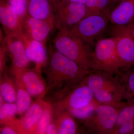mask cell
Returning a JSON list of instances; mask_svg holds the SVG:
<instances>
[{"label": "cell", "instance_id": "d6986e66", "mask_svg": "<svg viewBox=\"0 0 134 134\" xmlns=\"http://www.w3.org/2000/svg\"><path fill=\"white\" fill-rule=\"evenodd\" d=\"M0 120L1 124L16 127L20 122L15 117L18 113L16 104L14 103H3L0 106Z\"/></svg>", "mask_w": 134, "mask_h": 134}, {"label": "cell", "instance_id": "e0dca14e", "mask_svg": "<svg viewBox=\"0 0 134 134\" xmlns=\"http://www.w3.org/2000/svg\"><path fill=\"white\" fill-rule=\"evenodd\" d=\"M26 9L30 16L54 22L53 7L48 0H28Z\"/></svg>", "mask_w": 134, "mask_h": 134}, {"label": "cell", "instance_id": "4dcf8cb0", "mask_svg": "<svg viewBox=\"0 0 134 134\" xmlns=\"http://www.w3.org/2000/svg\"><path fill=\"white\" fill-rule=\"evenodd\" d=\"M46 134H59L58 128L55 122H52L48 125L46 130Z\"/></svg>", "mask_w": 134, "mask_h": 134}, {"label": "cell", "instance_id": "ffe728a7", "mask_svg": "<svg viewBox=\"0 0 134 134\" xmlns=\"http://www.w3.org/2000/svg\"><path fill=\"white\" fill-rule=\"evenodd\" d=\"M3 74V77L2 78L1 77L0 96L6 103H14L16 99V90L15 82L7 75Z\"/></svg>", "mask_w": 134, "mask_h": 134}, {"label": "cell", "instance_id": "f1b7e54d", "mask_svg": "<svg viewBox=\"0 0 134 134\" xmlns=\"http://www.w3.org/2000/svg\"><path fill=\"white\" fill-rule=\"evenodd\" d=\"M7 54L3 42L1 43L0 47V72L1 75L5 72L7 69Z\"/></svg>", "mask_w": 134, "mask_h": 134}, {"label": "cell", "instance_id": "52a82bcc", "mask_svg": "<svg viewBox=\"0 0 134 134\" xmlns=\"http://www.w3.org/2000/svg\"><path fill=\"white\" fill-rule=\"evenodd\" d=\"M109 21L105 14L89 15L69 30L86 44L91 45L96 38L105 31Z\"/></svg>", "mask_w": 134, "mask_h": 134}, {"label": "cell", "instance_id": "7402d4cb", "mask_svg": "<svg viewBox=\"0 0 134 134\" xmlns=\"http://www.w3.org/2000/svg\"><path fill=\"white\" fill-rule=\"evenodd\" d=\"M53 116L52 105L49 102L44 101V110L38 122L35 133L46 134L47 126L52 122Z\"/></svg>", "mask_w": 134, "mask_h": 134}, {"label": "cell", "instance_id": "83f0119b", "mask_svg": "<svg viewBox=\"0 0 134 134\" xmlns=\"http://www.w3.org/2000/svg\"><path fill=\"white\" fill-rule=\"evenodd\" d=\"M134 129V121L125 122L115 126L111 134H131Z\"/></svg>", "mask_w": 134, "mask_h": 134}, {"label": "cell", "instance_id": "d4e9b609", "mask_svg": "<svg viewBox=\"0 0 134 134\" xmlns=\"http://www.w3.org/2000/svg\"><path fill=\"white\" fill-rule=\"evenodd\" d=\"M125 87V100L134 98V68H132L120 75Z\"/></svg>", "mask_w": 134, "mask_h": 134}, {"label": "cell", "instance_id": "484cf974", "mask_svg": "<svg viewBox=\"0 0 134 134\" xmlns=\"http://www.w3.org/2000/svg\"><path fill=\"white\" fill-rule=\"evenodd\" d=\"M108 2V0H86L85 4L86 10V16L104 14L103 10L106 7Z\"/></svg>", "mask_w": 134, "mask_h": 134}, {"label": "cell", "instance_id": "cb8c5ba5", "mask_svg": "<svg viewBox=\"0 0 134 134\" xmlns=\"http://www.w3.org/2000/svg\"><path fill=\"white\" fill-rule=\"evenodd\" d=\"M126 102V105L119 113L115 126L125 122L134 121V98Z\"/></svg>", "mask_w": 134, "mask_h": 134}, {"label": "cell", "instance_id": "836d02e7", "mask_svg": "<svg viewBox=\"0 0 134 134\" xmlns=\"http://www.w3.org/2000/svg\"><path fill=\"white\" fill-rule=\"evenodd\" d=\"M52 1H53L54 2H55L56 0H52Z\"/></svg>", "mask_w": 134, "mask_h": 134}, {"label": "cell", "instance_id": "ba28073f", "mask_svg": "<svg viewBox=\"0 0 134 134\" xmlns=\"http://www.w3.org/2000/svg\"><path fill=\"white\" fill-rule=\"evenodd\" d=\"M9 72L14 77L15 81L23 86L31 96H45L46 82L42 76L41 68L36 66L32 69L11 66Z\"/></svg>", "mask_w": 134, "mask_h": 134}, {"label": "cell", "instance_id": "8fae6325", "mask_svg": "<svg viewBox=\"0 0 134 134\" xmlns=\"http://www.w3.org/2000/svg\"><path fill=\"white\" fill-rule=\"evenodd\" d=\"M12 66L16 68L28 67L30 60L27 58L25 47L20 35L5 36L3 41Z\"/></svg>", "mask_w": 134, "mask_h": 134}, {"label": "cell", "instance_id": "277c9868", "mask_svg": "<svg viewBox=\"0 0 134 134\" xmlns=\"http://www.w3.org/2000/svg\"><path fill=\"white\" fill-rule=\"evenodd\" d=\"M92 70L120 75L121 69L116 50L115 37L100 39L91 54Z\"/></svg>", "mask_w": 134, "mask_h": 134}, {"label": "cell", "instance_id": "2e32d148", "mask_svg": "<svg viewBox=\"0 0 134 134\" xmlns=\"http://www.w3.org/2000/svg\"><path fill=\"white\" fill-rule=\"evenodd\" d=\"M44 100L39 99L32 103L21 120L24 129L28 133H35L37 125L42 113Z\"/></svg>", "mask_w": 134, "mask_h": 134}, {"label": "cell", "instance_id": "7c38bea8", "mask_svg": "<svg viewBox=\"0 0 134 134\" xmlns=\"http://www.w3.org/2000/svg\"><path fill=\"white\" fill-rule=\"evenodd\" d=\"M23 20L10 5L8 1H1L0 21L5 36L20 35Z\"/></svg>", "mask_w": 134, "mask_h": 134}, {"label": "cell", "instance_id": "4fadbf2b", "mask_svg": "<svg viewBox=\"0 0 134 134\" xmlns=\"http://www.w3.org/2000/svg\"><path fill=\"white\" fill-rule=\"evenodd\" d=\"M114 36L121 69L125 72L134 67V39L125 34H117Z\"/></svg>", "mask_w": 134, "mask_h": 134}, {"label": "cell", "instance_id": "ac0fdd59", "mask_svg": "<svg viewBox=\"0 0 134 134\" xmlns=\"http://www.w3.org/2000/svg\"><path fill=\"white\" fill-rule=\"evenodd\" d=\"M56 118L55 124L60 134L76 133L77 127L74 117L68 112L61 113L54 116Z\"/></svg>", "mask_w": 134, "mask_h": 134}, {"label": "cell", "instance_id": "5bb4252c", "mask_svg": "<svg viewBox=\"0 0 134 134\" xmlns=\"http://www.w3.org/2000/svg\"><path fill=\"white\" fill-rule=\"evenodd\" d=\"M25 47L27 58L35 66L42 69L47 62L48 50L46 44L30 38L23 33L20 34Z\"/></svg>", "mask_w": 134, "mask_h": 134}, {"label": "cell", "instance_id": "4316f807", "mask_svg": "<svg viewBox=\"0 0 134 134\" xmlns=\"http://www.w3.org/2000/svg\"><path fill=\"white\" fill-rule=\"evenodd\" d=\"M9 3L22 19L27 14L28 0H8Z\"/></svg>", "mask_w": 134, "mask_h": 134}, {"label": "cell", "instance_id": "44dd1931", "mask_svg": "<svg viewBox=\"0 0 134 134\" xmlns=\"http://www.w3.org/2000/svg\"><path fill=\"white\" fill-rule=\"evenodd\" d=\"M16 90V105L18 114L23 115L30 108L32 104L31 96L23 86L15 81Z\"/></svg>", "mask_w": 134, "mask_h": 134}, {"label": "cell", "instance_id": "9a60e30c", "mask_svg": "<svg viewBox=\"0 0 134 134\" xmlns=\"http://www.w3.org/2000/svg\"><path fill=\"white\" fill-rule=\"evenodd\" d=\"M114 26L134 23V0H125L107 14Z\"/></svg>", "mask_w": 134, "mask_h": 134}, {"label": "cell", "instance_id": "1f68e13d", "mask_svg": "<svg viewBox=\"0 0 134 134\" xmlns=\"http://www.w3.org/2000/svg\"><path fill=\"white\" fill-rule=\"evenodd\" d=\"M86 1V0H66V1L70 2L79 3H81L84 4H85Z\"/></svg>", "mask_w": 134, "mask_h": 134}, {"label": "cell", "instance_id": "603a6c76", "mask_svg": "<svg viewBox=\"0 0 134 134\" xmlns=\"http://www.w3.org/2000/svg\"><path fill=\"white\" fill-rule=\"evenodd\" d=\"M99 104L98 102L94 98L87 105L81 108L70 109L67 112L74 118L84 121L93 113Z\"/></svg>", "mask_w": 134, "mask_h": 134}, {"label": "cell", "instance_id": "30bf717a", "mask_svg": "<svg viewBox=\"0 0 134 134\" xmlns=\"http://www.w3.org/2000/svg\"><path fill=\"white\" fill-rule=\"evenodd\" d=\"M54 27L53 21L37 19L26 14L23 20L22 33L46 44Z\"/></svg>", "mask_w": 134, "mask_h": 134}, {"label": "cell", "instance_id": "7a4b0ae2", "mask_svg": "<svg viewBox=\"0 0 134 134\" xmlns=\"http://www.w3.org/2000/svg\"><path fill=\"white\" fill-rule=\"evenodd\" d=\"M106 72L93 71L86 77V84L99 104L121 108L125 99V87L121 77Z\"/></svg>", "mask_w": 134, "mask_h": 134}, {"label": "cell", "instance_id": "f546056e", "mask_svg": "<svg viewBox=\"0 0 134 134\" xmlns=\"http://www.w3.org/2000/svg\"><path fill=\"white\" fill-rule=\"evenodd\" d=\"M1 134H15L18 133V132L14 128L9 126H5L1 129Z\"/></svg>", "mask_w": 134, "mask_h": 134}, {"label": "cell", "instance_id": "d6a6232c", "mask_svg": "<svg viewBox=\"0 0 134 134\" xmlns=\"http://www.w3.org/2000/svg\"><path fill=\"white\" fill-rule=\"evenodd\" d=\"M131 134H134V130H133V131H132V133H131Z\"/></svg>", "mask_w": 134, "mask_h": 134}, {"label": "cell", "instance_id": "6da1fadb", "mask_svg": "<svg viewBox=\"0 0 134 134\" xmlns=\"http://www.w3.org/2000/svg\"><path fill=\"white\" fill-rule=\"evenodd\" d=\"M47 62L44 66L46 77L45 96L54 103L68 95L92 71H88L50 45Z\"/></svg>", "mask_w": 134, "mask_h": 134}, {"label": "cell", "instance_id": "8992f818", "mask_svg": "<svg viewBox=\"0 0 134 134\" xmlns=\"http://www.w3.org/2000/svg\"><path fill=\"white\" fill-rule=\"evenodd\" d=\"M55 2L53 7L54 26L59 30H69L86 16L85 4L79 3Z\"/></svg>", "mask_w": 134, "mask_h": 134}, {"label": "cell", "instance_id": "3957f363", "mask_svg": "<svg viewBox=\"0 0 134 134\" xmlns=\"http://www.w3.org/2000/svg\"><path fill=\"white\" fill-rule=\"evenodd\" d=\"M86 44L69 30L61 29L54 37L52 46L55 50L76 63L84 69L92 71L91 54Z\"/></svg>", "mask_w": 134, "mask_h": 134}, {"label": "cell", "instance_id": "5b68a950", "mask_svg": "<svg viewBox=\"0 0 134 134\" xmlns=\"http://www.w3.org/2000/svg\"><path fill=\"white\" fill-rule=\"evenodd\" d=\"M121 109L99 104L93 113L83 121L86 129L91 133L111 134L116 125Z\"/></svg>", "mask_w": 134, "mask_h": 134}, {"label": "cell", "instance_id": "9c48e42d", "mask_svg": "<svg viewBox=\"0 0 134 134\" xmlns=\"http://www.w3.org/2000/svg\"><path fill=\"white\" fill-rule=\"evenodd\" d=\"M94 95L84 79L63 98L52 105L53 116L71 109L87 105L94 99Z\"/></svg>", "mask_w": 134, "mask_h": 134}]
</instances>
